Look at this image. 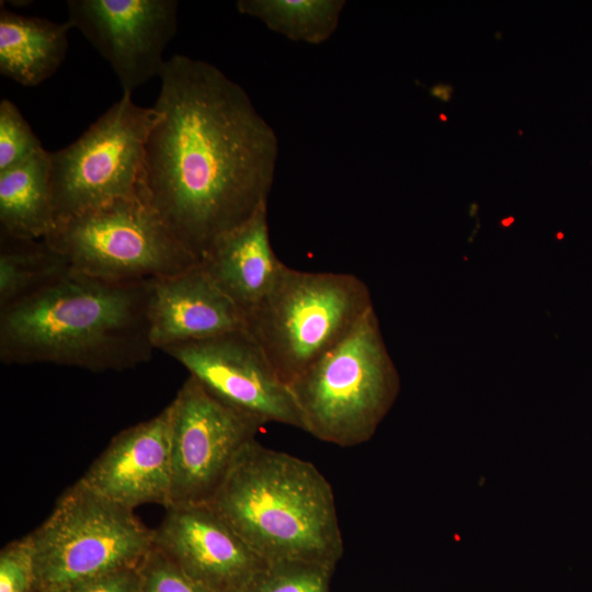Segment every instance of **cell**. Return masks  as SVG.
<instances>
[{
    "instance_id": "9c48e42d",
    "label": "cell",
    "mask_w": 592,
    "mask_h": 592,
    "mask_svg": "<svg viewBox=\"0 0 592 592\" xmlns=\"http://www.w3.org/2000/svg\"><path fill=\"white\" fill-rule=\"evenodd\" d=\"M170 405L168 508L208 503L241 451L264 424L221 401L193 376L187 377Z\"/></svg>"
},
{
    "instance_id": "9a60e30c",
    "label": "cell",
    "mask_w": 592,
    "mask_h": 592,
    "mask_svg": "<svg viewBox=\"0 0 592 592\" xmlns=\"http://www.w3.org/2000/svg\"><path fill=\"white\" fill-rule=\"evenodd\" d=\"M198 262L246 317L273 291L286 269L271 244L267 206L219 236Z\"/></svg>"
},
{
    "instance_id": "6da1fadb",
    "label": "cell",
    "mask_w": 592,
    "mask_h": 592,
    "mask_svg": "<svg viewBox=\"0 0 592 592\" xmlns=\"http://www.w3.org/2000/svg\"><path fill=\"white\" fill-rule=\"evenodd\" d=\"M139 197L200 261L210 244L267 206L278 141L247 92L216 66L167 59Z\"/></svg>"
},
{
    "instance_id": "8992f818",
    "label": "cell",
    "mask_w": 592,
    "mask_h": 592,
    "mask_svg": "<svg viewBox=\"0 0 592 592\" xmlns=\"http://www.w3.org/2000/svg\"><path fill=\"white\" fill-rule=\"evenodd\" d=\"M372 308L367 286L353 274L286 266L273 291L246 315L247 330L289 386Z\"/></svg>"
},
{
    "instance_id": "44dd1931",
    "label": "cell",
    "mask_w": 592,
    "mask_h": 592,
    "mask_svg": "<svg viewBox=\"0 0 592 592\" xmlns=\"http://www.w3.org/2000/svg\"><path fill=\"white\" fill-rule=\"evenodd\" d=\"M44 148L16 105L0 102V172L23 163Z\"/></svg>"
},
{
    "instance_id": "7402d4cb",
    "label": "cell",
    "mask_w": 592,
    "mask_h": 592,
    "mask_svg": "<svg viewBox=\"0 0 592 592\" xmlns=\"http://www.w3.org/2000/svg\"><path fill=\"white\" fill-rule=\"evenodd\" d=\"M138 592H209L155 546L139 566Z\"/></svg>"
},
{
    "instance_id": "3957f363",
    "label": "cell",
    "mask_w": 592,
    "mask_h": 592,
    "mask_svg": "<svg viewBox=\"0 0 592 592\" xmlns=\"http://www.w3.org/2000/svg\"><path fill=\"white\" fill-rule=\"evenodd\" d=\"M208 504L265 562L304 561L334 570L342 557L329 481L312 463L255 439Z\"/></svg>"
},
{
    "instance_id": "d6986e66",
    "label": "cell",
    "mask_w": 592,
    "mask_h": 592,
    "mask_svg": "<svg viewBox=\"0 0 592 592\" xmlns=\"http://www.w3.org/2000/svg\"><path fill=\"white\" fill-rule=\"evenodd\" d=\"M68 271L65 259L44 240L1 235L0 309L37 292Z\"/></svg>"
},
{
    "instance_id": "603a6c76",
    "label": "cell",
    "mask_w": 592,
    "mask_h": 592,
    "mask_svg": "<svg viewBox=\"0 0 592 592\" xmlns=\"http://www.w3.org/2000/svg\"><path fill=\"white\" fill-rule=\"evenodd\" d=\"M34 560L26 536L10 542L0 554V592H32Z\"/></svg>"
},
{
    "instance_id": "30bf717a",
    "label": "cell",
    "mask_w": 592,
    "mask_h": 592,
    "mask_svg": "<svg viewBox=\"0 0 592 592\" xmlns=\"http://www.w3.org/2000/svg\"><path fill=\"white\" fill-rule=\"evenodd\" d=\"M162 351L225 403L263 424L275 422L303 430L289 386L281 379L247 329L175 344Z\"/></svg>"
},
{
    "instance_id": "5b68a950",
    "label": "cell",
    "mask_w": 592,
    "mask_h": 592,
    "mask_svg": "<svg viewBox=\"0 0 592 592\" xmlns=\"http://www.w3.org/2000/svg\"><path fill=\"white\" fill-rule=\"evenodd\" d=\"M26 537L34 560L32 592H64L138 567L153 547V530L132 509L96 493L80 479Z\"/></svg>"
},
{
    "instance_id": "2e32d148",
    "label": "cell",
    "mask_w": 592,
    "mask_h": 592,
    "mask_svg": "<svg viewBox=\"0 0 592 592\" xmlns=\"http://www.w3.org/2000/svg\"><path fill=\"white\" fill-rule=\"evenodd\" d=\"M68 21L16 14L0 5V72L34 87L52 77L66 57Z\"/></svg>"
},
{
    "instance_id": "8fae6325",
    "label": "cell",
    "mask_w": 592,
    "mask_h": 592,
    "mask_svg": "<svg viewBox=\"0 0 592 592\" xmlns=\"http://www.w3.org/2000/svg\"><path fill=\"white\" fill-rule=\"evenodd\" d=\"M175 0H68V19L110 64L123 94L159 77L178 26Z\"/></svg>"
},
{
    "instance_id": "ac0fdd59",
    "label": "cell",
    "mask_w": 592,
    "mask_h": 592,
    "mask_svg": "<svg viewBox=\"0 0 592 592\" xmlns=\"http://www.w3.org/2000/svg\"><path fill=\"white\" fill-rule=\"evenodd\" d=\"M343 0H239L241 14L261 21L291 41L319 45L335 32Z\"/></svg>"
},
{
    "instance_id": "5bb4252c",
    "label": "cell",
    "mask_w": 592,
    "mask_h": 592,
    "mask_svg": "<svg viewBox=\"0 0 592 592\" xmlns=\"http://www.w3.org/2000/svg\"><path fill=\"white\" fill-rule=\"evenodd\" d=\"M148 321L155 350L247 329L246 317L200 262L149 281Z\"/></svg>"
},
{
    "instance_id": "277c9868",
    "label": "cell",
    "mask_w": 592,
    "mask_h": 592,
    "mask_svg": "<svg viewBox=\"0 0 592 592\" xmlns=\"http://www.w3.org/2000/svg\"><path fill=\"white\" fill-rule=\"evenodd\" d=\"M289 388L304 431L342 447L368 441L399 388L374 307Z\"/></svg>"
},
{
    "instance_id": "52a82bcc",
    "label": "cell",
    "mask_w": 592,
    "mask_h": 592,
    "mask_svg": "<svg viewBox=\"0 0 592 592\" xmlns=\"http://www.w3.org/2000/svg\"><path fill=\"white\" fill-rule=\"evenodd\" d=\"M43 240L70 271L107 281H149L198 263L139 197L115 200L58 221Z\"/></svg>"
},
{
    "instance_id": "4fadbf2b",
    "label": "cell",
    "mask_w": 592,
    "mask_h": 592,
    "mask_svg": "<svg viewBox=\"0 0 592 592\" xmlns=\"http://www.w3.org/2000/svg\"><path fill=\"white\" fill-rule=\"evenodd\" d=\"M171 419L169 403L157 415L115 435L80 480L104 498L134 510L170 504Z\"/></svg>"
},
{
    "instance_id": "e0dca14e",
    "label": "cell",
    "mask_w": 592,
    "mask_h": 592,
    "mask_svg": "<svg viewBox=\"0 0 592 592\" xmlns=\"http://www.w3.org/2000/svg\"><path fill=\"white\" fill-rule=\"evenodd\" d=\"M55 225L50 152L43 149L23 163L0 172L1 235L43 240Z\"/></svg>"
},
{
    "instance_id": "ffe728a7",
    "label": "cell",
    "mask_w": 592,
    "mask_h": 592,
    "mask_svg": "<svg viewBox=\"0 0 592 592\" xmlns=\"http://www.w3.org/2000/svg\"><path fill=\"white\" fill-rule=\"evenodd\" d=\"M332 572L311 562H267L243 592H330Z\"/></svg>"
},
{
    "instance_id": "7a4b0ae2",
    "label": "cell",
    "mask_w": 592,
    "mask_h": 592,
    "mask_svg": "<svg viewBox=\"0 0 592 592\" xmlns=\"http://www.w3.org/2000/svg\"><path fill=\"white\" fill-rule=\"evenodd\" d=\"M149 281L115 282L69 270L0 309V360L92 372L146 363L155 350L147 312Z\"/></svg>"
},
{
    "instance_id": "cb8c5ba5",
    "label": "cell",
    "mask_w": 592,
    "mask_h": 592,
    "mask_svg": "<svg viewBox=\"0 0 592 592\" xmlns=\"http://www.w3.org/2000/svg\"><path fill=\"white\" fill-rule=\"evenodd\" d=\"M139 566L114 571L64 592H138Z\"/></svg>"
},
{
    "instance_id": "ba28073f",
    "label": "cell",
    "mask_w": 592,
    "mask_h": 592,
    "mask_svg": "<svg viewBox=\"0 0 592 592\" xmlns=\"http://www.w3.org/2000/svg\"><path fill=\"white\" fill-rule=\"evenodd\" d=\"M159 117L153 106H139L130 94H122L77 140L50 152L56 223L115 200L139 197L146 146Z\"/></svg>"
},
{
    "instance_id": "7c38bea8",
    "label": "cell",
    "mask_w": 592,
    "mask_h": 592,
    "mask_svg": "<svg viewBox=\"0 0 592 592\" xmlns=\"http://www.w3.org/2000/svg\"><path fill=\"white\" fill-rule=\"evenodd\" d=\"M166 510L153 546L209 592H243L267 563L208 503Z\"/></svg>"
}]
</instances>
